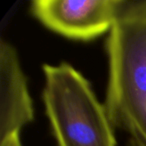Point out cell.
Instances as JSON below:
<instances>
[{"label":"cell","instance_id":"obj_1","mask_svg":"<svg viewBox=\"0 0 146 146\" xmlns=\"http://www.w3.org/2000/svg\"><path fill=\"white\" fill-rule=\"evenodd\" d=\"M108 83L104 105L130 146H146V1H125L106 41Z\"/></svg>","mask_w":146,"mask_h":146},{"label":"cell","instance_id":"obj_2","mask_svg":"<svg viewBox=\"0 0 146 146\" xmlns=\"http://www.w3.org/2000/svg\"><path fill=\"white\" fill-rule=\"evenodd\" d=\"M42 99L58 146H116L105 105L72 65L44 64Z\"/></svg>","mask_w":146,"mask_h":146},{"label":"cell","instance_id":"obj_3","mask_svg":"<svg viewBox=\"0 0 146 146\" xmlns=\"http://www.w3.org/2000/svg\"><path fill=\"white\" fill-rule=\"evenodd\" d=\"M124 4V0H34L30 11L50 30L89 41L109 32Z\"/></svg>","mask_w":146,"mask_h":146},{"label":"cell","instance_id":"obj_4","mask_svg":"<svg viewBox=\"0 0 146 146\" xmlns=\"http://www.w3.org/2000/svg\"><path fill=\"white\" fill-rule=\"evenodd\" d=\"M34 119L33 102L15 48L0 41V140Z\"/></svg>","mask_w":146,"mask_h":146},{"label":"cell","instance_id":"obj_5","mask_svg":"<svg viewBox=\"0 0 146 146\" xmlns=\"http://www.w3.org/2000/svg\"><path fill=\"white\" fill-rule=\"evenodd\" d=\"M0 146H22L20 140V134L13 133L11 135L0 140Z\"/></svg>","mask_w":146,"mask_h":146}]
</instances>
